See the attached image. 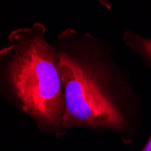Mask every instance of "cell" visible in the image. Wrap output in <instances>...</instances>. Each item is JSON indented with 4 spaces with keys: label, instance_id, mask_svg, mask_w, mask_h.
<instances>
[{
    "label": "cell",
    "instance_id": "1",
    "mask_svg": "<svg viewBox=\"0 0 151 151\" xmlns=\"http://www.w3.org/2000/svg\"><path fill=\"white\" fill-rule=\"evenodd\" d=\"M64 91L63 128L112 131L125 145L140 129V98L103 40L73 28L54 45Z\"/></svg>",
    "mask_w": 151,
    "mask_h": 151
},
{
    "label": "cell",
    "instance_id": "2",
    "mask_svg": "<svg viewBox=\"0 0 151 151\" xmlns=\"http://www.w3.org/2000/svg\"><path fill=\"white\" fill-rule=\"evenodd\" d=\"M43 24L11 32L0 50V91L43 132L62 137L64 91L59 54Z\"/></svg>",
    "mask_w": 151,
    "mask_h": 151
},
{
    "label": "cell",
    "instance_id": "3",
    "mask_svg": "<svg viewBox=\"0 0 151 151\" xmlns=\"http://www.w3.org/2000/svg\"><path fill=\"white\" fill-rule=\"evenodd\" d=\"M123 42L138 54L145 64L151 69V38L143 37L136 35L132 31L125 30Z\"/></svg>",
    "mask_w": 151,
    "mask_h": 151
},
{
    "label": "cell",
    "instance_id": "4",
    "mask_svg": "<svg viewBox=\"0 0 151 151\" xmlns=\"http://www.w3.org/2000/svg\"><path fill=\"white\" fill-rule=\"evenodd\" d=\"M97 1L108 10H111V0H97Z\"/></svg>",
    "mask_w": 151,
    "mask_h": 151
},
{
    "label": "cell",
    "instance_id": "5",
    "mask_svg": "<svg viewBox=\"0 0 151 151\" xmlns=\"http://www.w3.org/2000/svg\"><path fill=\"white\" fill-rule=\"evenodd\" d=\"M141 151H151V132L148 137V139L147 140V142H146L145 146L143 147V148L141 149Z\"/></svg>",
    "mask_w": 151,
    "mask_h": 151
}]
</instances>
